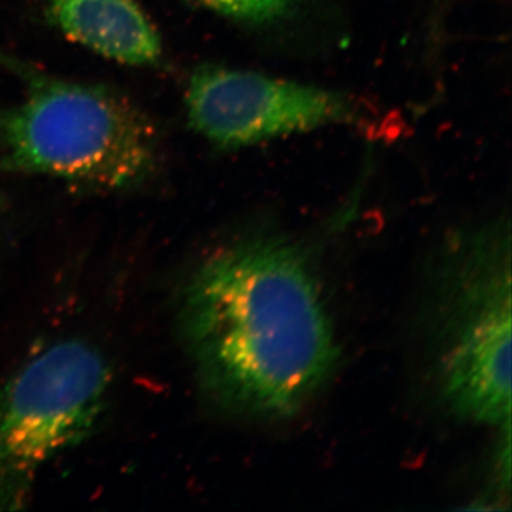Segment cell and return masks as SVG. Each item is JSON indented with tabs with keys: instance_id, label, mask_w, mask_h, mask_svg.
<instances>
[{
	"instance_id": "8992f818",
	"label": "cell",
	"mask_w": 512,
	"mask_h": 512,
	"mask_svg": "<svg viewBox=\"0 0 512 512\" xmlns=\"http://www.w3.org/2000/svg\"><path fill=\"white\" fill-rule=\"evenodd\" d=\"M47 9L64 36L113 62L146 67L163 55L156 26L137 0H47Z\"/></svg>"
},
{
	"instance_id": "ba28073f",
	"label": "cell",
	"mask_w": 512,
	"mask_h": 512,
	"mask_svg": "<svg viewBox=\"0 0 512 512\" xmlns=\"http://www.w3.org/2000/svg\"><path fill=\"white\" fill-rule=\"evenodd\" d=\"M5 210H6L5 198H3V195H0V220H2L3 214H5Z\"/></svg>"
},
{
	"instance_id": "52a82bcc",
	"label": "cell",
	"mask_w": 512,
	"mask_h": 512,
	"mask_svg": "<svg viewBox=\"0 0 512 512\" xmlns=\"http://www.w3.org/2000/svg\"><path fill=\"white\" fill-rule=\"evenodd\" d=\"M227 18L245 23H274L291 15L298 0H192Z\"/></svg>"
},
{
	"instance_id": "3957f363",
	"label": "cell",
	"mask_w": 512,
	"mask_h": 512,
	"mask_svg": "<svg viewBox=\"0 0 512 512\" xmlns=\"http://www.w3.org/2000/svg\"><path fill=\"white\" fill-rule=\"evenodd\" d=\"M25 92L0 109V171L121 190L156 170V128L136 104L2 56Z\"/></svg>"
},
{
	"instance_id": "5b68a950",
	"label": "cell",
	"mask_w": 512,
	"mask_h": 512,
	"mask_svg": "<svg viewBox=\"0 0 512 512\" xmlns=\"http://www.w3.org/2000/svg\"><path fill=\"white\" fill-rule=\"evenodd\" d=\"M185 107L194 130L225 148L356 117L355 104L343 94L208 64L192 73Z\"/></svg>"
},
{
	"instance_id": "6da1fadb",
	"label": "cell",
	"mask_w": 512,
	"mask_h": 512,
	"mask_svg": "<svg viewBox=\"0 0 512 512\" xmlns=\"http://www.w3.org/2000/svg\"><path fill=\"white\" fill-rule=\"evenodd\" d=\"M178 322L198 386L232 416L291 419L338 366L318 275L285 235L255 232L205 256L185 282Z\"/></svg>"
},
{
	"instance_id": "277c9868",
	"label": "cell",
	"mask_w": 512,
	"mask_h": 512,
	"mask_svg": "<svg viewBox=\"0 0 512 512\" xmlns=\"http://www.w3.org/2000/svg\"><path fill=\"white\" fill-rule=\"evenodd\" d=\"M113 373L92 343H50L0 383V511H19L53 460L97 430Z\"/></svg>"
},
{
	"instance_id": "7a4b0ae2",
	"label": "cell",
	"mask_w": 512,
	"mask_h": 512,
	"mask_svg": "<svg viewBox=\"0 0 512 512\" xmlns=\"http://www.w3.org/2000/svg\"><path fill=\"white\" fill-rule=\"evenodd\" d=\"M427 285L426 342L437 399L457 420L511 430L508 222L447 238Z\"/></svg>"
}]
</instances>
